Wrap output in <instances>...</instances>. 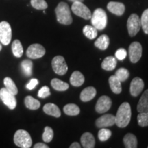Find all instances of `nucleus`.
I'll use <instances>...</instances> for the list:
<instances>
[{"label":"nucleus","instance_id":"obj_1","mask_svg":"<svg viewBox=\"0 0 148 148\" xmlns=\"http://www.w3.org/2000/svg\"><path fill=\"white\" fill-rule=\"evenodd\" d=\"M131 107L129 103H122L118 109L115 116V124L119 127H125L131 119Z\"/></svg>","mask_w":148,"mask_h":148},{"label":"nucleus","instance_id":"obj_2","mask_svg":"<svg viewBox=\"0 0 148 148\" xmlns=\"http://www.w3.org/2000/svg\"><path fill=\"white\" fill-rule=\"evenodd\" d=\"M57 21L63 25H70L73 21L71 11L67 3L60 2L55 9Z\"/></svg>","mask_w":148,"mask_h":148},{"label":"nucleus","instance_id":"obj_3","mask_svg":"<svg viewBox=\"0 0 148 148\" xmlns=\"http://www.w3.org/2000/svg\"><path fill=\"white\" fill-rule=\"evenodd\" d=\"M90 21L97 30H103L107 25V14L102 8H97L92 14Z\"/></svg>","mask_w":148,"mask_h":148},{"label":"nucleus","instance_id":"obj_4","mask_svg":"<svg viewBox=\"0 0 148 148\" xmlns=\"http://www.w3.org/2000/svg\"><path fill=\"white\" fill-rule=\"evenodd\" d=\"M14 144L18 147L29 148L32 144V140L30 135L26 130H18L14 136Z\"/></svg>","mask_w":148,"mask_h":148},{"label":"nucleus","instance_id":"obj_5","mask_svg":"<svg viewBox=\"0 0 148 148\" xmlns=\"http://www.w3.org/2000/svg\"><path fill=\"white\" fill-rule=\"evenodd\" d=\"M71 10L75 15L88 20L91 18V12L89 8L82 3V1H75L71 5Z\"/></svg>","mask_w":148,"mask_h":148},{"label":"nucleus","instance_id":"obj_6","mask_svg":"<svg viewBox=\"0 0 148 148\" xmlns=\"http://www.w3.org/2000/svg\"><path fill=\"white\" fill-rule=\"evenodd\" d=\"M51 66L53 71L59 75H64L68 71V66L62 56H55L51 61Z\"/></svg>","mask_w":148,"mask_h":148},{"label":"nucleus","instance_id":"obj_7","mask_svg":"<svg viewBox=\"0 0 148 148\" xmlns=\"http://www.w3.org/2000/svg\"><path fill=\"white\" fill-rule=\"evenodd\" d=\"M140 27H141L140 18L136 14H131L127 21V28L130 36H136V34L139 32Z\"/></svg>","mask_w":148,"mask_h":148},{"label":"nucleus","instance_id":"obj_8","mask_svg":"<svg viewBox=\"0 0 148 148\" xmlns=\"http://www.w3.org/2000/svg\"><path fill=\"white\" fill-rule=\"evenodd\" d=\"M12 38V29L7 21L0 22V42L4 45H8Z\"/></svg>","mask_w":148,"mask_h":148},{"label":"nucleus","instance_id":"obj_9","mask_svg":"<svg viewBox=\"0 0 148 148\" xmlns=\"http://www.w3.org/2000/svg\"><path fill=\"white\" fill-rule=\"evenodd\" d=\"M14 96L15 95L10 93L5 88H2L0 90V99L10 110H13L16 106V99Z\"/></svg>","mask_w":148,"mask_h":148},{"label":"nucleus","instance_id":"obj_10","mask_svg":"<svg viewBox=\"0 0 148 148\" xmlns=\"http://www.w3.org/2000/svg\"><path fill=\"white\" fill-rule=\"evenodd\" d=\"M129 57L130 60L132 63H136L141 58L142 46L140 42H133L129 47Z\"/></svg>","mask_w":148,"mask_h":148},{"label":"nucleus","instance_id":"obj_11","mask_svg":"<svg viewBox=\"0 0 148 148\" xmlns=\"http://www.w3.org/2000/svg\"><path fill=\"white\" fill-rule=\"evenodd\" d=\"M45 54V49L40 44H32L29 45L26 51L27 56L29 58H40Z\"/></svg>","mask_w":148,"mask_h":148},{"label":"nucleus","instance_id":"obj_12","mask_svg":"<svg viewBox=\"0 0 148 148\" xmlns=\"http://www.w3.org/2000/svg\"><path fill=\"white\" fill-rule=\"evenodd\" d=\"M112 101L108 96L103 95L98 99L95 105V110L98 113H104L110 108Z\"/></svg>","mask_w":148,"mask_h":148},{"label":"nucleus","instance_id":"obj_13","mask_svg":"<svg viewBox=\"0 0 148 148\" xmlns=\"http://www.w3.org/2000/svg\"><path fill=\"white\" fill-rule=\"evenodd\" d=\"M115 124V116L110 114H103L95 121L96 126L99 128L110 127Z\"/></svg>","mask_w":148,"mask_h":148},{"label":"nucleus","instance_id":"obj_14","mask_svg":"<svg viewBox=\"0 0 148 148\" xmlns=\"http://www.w3.org/2000/svg\"><path fill=\"white\" fill-rule=\"evenodd\" d=\"M144 88V82L143 79L140 77H136L132 79L130 83V92L131 95L133 97H136L138 96Z\"/></svg>","mask_w":148,"mask_h":148},{"label":"nucleus","instance_id":"obj_15","mask_svg":"<svg viewBox=\"0 0 148 148\" xmlns=\"http://www.w3.org/2000/svg\"><path fill=\"white\" fill-rule=\"evenodd\" d=\"M107 8L110 12L117 16H121L125 12L124 4L116 1H110L107 5Z\"/></svg>","mask_w":148,"mask_h":148},{"label":"nucleus","instance_id":"obj_16","mask_svg":"<svg viewBox=\"0 0 148 148\" xmlns=\"http://www.w3.org/2000/svg\"><path fill=\"white\" fill-rule=\"evenodd\" d=\"M81 144L84 148L95 147V140L93 135L90 132H85L82 135L80 138Z\"/></svg>","mask_w":148,"mask_h":148},{"label":"nucleus","instance_id":"obj_17","mask_svg":"<svg viewBox=\"0 0 148 148\" xmlns=\"http://www.w3.org/2000/svg\"><path fill=\"white\" fill-rule=\"evenodd\" d=\"M96 93H97V91L95 88L92 86H88L81 92L79 97L82 101L86 102V101H89L93 99L95 97Z\"/></svg>","mask_w":148,"mask_h":148},{"label":"nucleus","instance_id":"obj_18","mask_svg":"<svg viewBox=\"0 0 148 148\" xmlns=\"http://www.w3.org/2000/svg\"><path fill=\"white\" fill-rule=\"evenodd\" d=\"M43 111L45 114H48V115L53 116L56 118L60 117L61 115L60 110L58 106L52 103H46L43 106Z\"/></svg>","mask_w":148,"mask_h":148},{"label":"nucleus","instance_id":"obj_19","mask_svg":"<svg viewBox=\"0 0 148 148\" xmlns=\"http://www.w3.org/2000/svg\"><path fill=\"white\" fill-rule=\"evenodd\" d=\"M108 82L109 84H110V89L114 93H121L122 90L121 82L115 76V75H111L108 79Z\"/></svg>","mask_w":148,"mask_h":148},{"label":"nucleus","instance_id":"obj_20","mask_svg":"<svg viewBox=\"0 0 148 148\" xmlns=\"http://www.w3.org/2000/svg\"><path fill=\"white\" fill-rule=\"evenodd\" d=\"M137 111L138 112H148V89L145 90L140 98L137 105Z\"/></svg>","mask_w":148,"mask_h":148},{"label":"nucleus","instance_id":"obj_21","mask_svg":"<svg viewBox=\"0 0 148 148\" xmlns=\"http://www.w3.org/2000/svg\"><path fill=\"white\" fill-rule=\"evenodd\" d=\"M84 76L78 71H75L71 74L70 77V83L74 86H80L84 84Z\"/></svg>","mask_w":148,"mask_h":148},{"label":"nucleus","instance_id":"obj_22","mask_svg":"<svg viewBox=\"0 0 148 148\" xmlns=\"http://www.w3.org/2000/svg\"><path fill=\"white\" fill-rule=\"evenodd\" d=\"M116 59L113 56H108L101 62V68L106 71H112L116 66Z\"/></svg>","mask_w":148,"mask_h":148},{"label":"nucleus","instance_id":"obj_23","mask_svg":"<svg viewBox=\"0 0 148 148\" xmlns=\"http://www.w3.org/2000/svg\"><path fill=\"white\" fill-rule=\"evenodd\" d=\"M110 44V38L106 34L101 35L99 38L96 40L94 45L96 47L99 48L101 50H106Z\"/></svg>","mask_w":148,"mask_h":148},{"label":"nucleus","instance_id":"obj_24","mask_svg":"<svg viewBox=\"0 0 148 148\" xmlns=\"http://www.w3.org/2000/svg\"><path fill=\"white\" fill-rule=\"evenodd\" d=\"M123 143L126 148H136L137 147L138 141L135 135L131 133L125 134L123 138Z\"/></svg>","mask_w":148,"mask_h":148},{"label":"nucleus","instance_id":"obj_25","mask_svg":"<svg viewBox=\"0 0 148 148\" xmlns=\"http://www.w3.org/2000/svg\"><path fill=\"white\" fill-rule=\"evenodd\" d=\"M51 85L53 89L58 90V91H64L69 87V85L67 83L64 82L58 78H53L51 79Z\"/></svg>","mask_w":148,"mask_h":148},{"label":"nucleus","instance_id":"obj_26","mask_svg":"<svg viewBox=\"0 0 148 148\" xmlns=\"http://www.w3.org/2000/svg\"><path fill=\"white\" fill-rule=\"evenodd\" d=\"M24 102H25V105L26 108L30 109V110H37L40 106V101L30 95L27 96L25 98Z\"/></svg>","mask_w":148,"mask_h":148},{"label":"nucleus","instance_id":"obj_27","mask_svg":"<svg viewBox=\"0 0 148 148\" xmlns=\"http://www.w3.org/2000/svg\"><path fill=\"white\" fill-rule=\"evenodd\" d=\"M3 84L5 85V88L7 90L12 93V95H16L18 93V88L16 87L15 83L10 77H6L3 79Z\"/></svg>","mask_w":148,"mask_h":148},{"label":"nucleus","instance_id":"obj_28","mask_svg":"<svg viewBox=\"0 0 148 148\" xmlns=\"http://www.w3.org/2000/svg\"><path fill=\"white\" fill-rule=\"evenodd\" d=\"M64 112L69 116H76L79 114V108L75 103H68L63 108Z\"/></svg>","mask_w":148,"mask_h":148},{"label":"nucleus","instance_id":"obj_29","mask_svg":"<svg viewBox=\"0 0 148 148\" xmlns=\"http://www.w3.org/2000/svg\"><path fill=\"white\" fill-rule=\"evenodd\" d=\"M82 31L84 36L90 40L94 39L97 36V29L92 25H85Z\"/></svg>","mask_w":148,"mask_h":148},{"label":"nucleus","instance_id":"obj_30","mask_svg":"<svg viewBox=\"0 0 148 148\" xmlns=\"http://www.w3.org/2000/svg\"><path fill=\"white\" fill-rule=\"evenodd\" d=\"M12 51L16 58H20L23 53V48L19 40H14L12 44Z\"/></svg>","mask_w":148,"mask_h":148},{"label":"nucleus","instance_id":"obj_31","mask_svg":"<svg viewBox=\"0 0 148 148\" xmlns=\"http://www.w3.org/2000/svg\"><path fill=\"white\" fill-rule=\"evenodd\" d=\"M22 71L26 76H31L32 74L33 62L30 60H24L21 64Z\"/></svg>","mask_w":148,"mask_h":148},{"label":"nucleus","instance_id":"obj_32","mask_svg":"<svg viewBox=\"0 0 148 148\" xmlns=\"http://www.w3.org/2000/svg\"><path fill=\"white\" fill-rule=\"evenodd\" d=\"M115 76L119 79L121 82H124L129 77L130 73L128 70L125 68H119L115 73Z\"/></svg>","mask_w":148,"mask_h":148},{"label":"nucleus","instance_id":"obj_33","mask_svg":"<svg viewBox=\"0 0 148 148\" xmlns=\"http://www.w3.org/2000/svg\"><path fill=\"white\" fill-rule=\"evenodd\" d=\"M112 135V132L110 130L106 129V127H103L100 129L98 132V138L101 141H106L110 138Z\"/></svg>","mask_w":148,"mask_h":148},{"label":"nucleus","instance_id":"obj_34","mask_svg":"<svg viewBox=\"0 0 148 148\" xmlns=\"http://www.w3.org/2000/svg\"><path fill=\"white\" fill-rule=\"evenodd\" d=\"M53 131L51 127L47 126L45 127L44 132L42 134V140L45 143H49L53 139Z\"/></svg>","mask_w":148,"mask_h":148},{"label":"nucleus","instance_id":"obj_35","mask_svg":"<svg viewBox=\"0 0 148 148\" xmlns=\"http://www.w3.org/2000/svg\"><path fill=\"white\" fill-rule=\"evenodd\" d=\"M140 23L143 32L148 34V8L144 11L140 17Z\"/></svg>","mask_w":148,"mask_h":148},{"label":"nucleus","instance_id":"obj_36","mask_svg":"<svg viewBox=\"0 0 148 148\" xmlns=\"http://www.w3.org/2000/svg\"><path fill=\"white\" fill-rule=\"evenodd\" d=\"M137 121L140 127L148 126V112H139L137 116Z\"/></svg>","mask_w":148,"mask_h":148},{"label":"nucleus","instance_id":"obj_37","mask_svg":"<svg viewBox=\"0 0 148 148\" xmlns=\"http://www.w3.org/2000/svg\"><path fill=\"white\" fill-rule=\"evenodd\" d=\"M31 5L36 10H45L48 6L45 0H31Z\"/></svg>","mask_w":148,"mask_h":148},{"label":"nucleus","instance_id":"obj_38","mask_svg":"<svg viewBox=\"0 0 148 148\" xmlns=\"http://www.w3.org/2000/svg\"><path fill=\"white\" fill-rule=\"evenodd\" d=\"M50 95V90H49V88L47 86H42V87L38 90V97L40 98L47 97L48 96H49Z\"/></svg>","mask_w":148,"mask_h":148},{"label":"nucleus","instance_id":"obj_39","mask_svg":"<svg viewBox=\"0 0 148 148\" xmlns=\"http://www.w3.org/2000/svg\"><path fill=\"white\" fill-rule=\"evenodd\" d=\"M127 56V51L125 50L123 48H119L115 52V58H116L118 60H123L126 58Z\"/></svg>","mask_w":148,"mask_h":148},{"label":"nucleus","instance_id":"obj_40","mask_svg":"<svg viewBox=\"0 0 148 148\" xmlns=\"http://www.w3.org/2000/svg\"><path fill=\"white\" fill-rule=\"evenodd\" d=\"M38 79L36 78L31 79L28 84H27L26 88L28 90H32V89H34L35 87H36V85H38Z\"/></svg>","mask_w":148,"mask_h":148},{"label":"nucleus","instance_id":"obj_41","mask_svg":"<svg viewBox=\"0 0 148 148\" xmlns=\"http://www.w3.org/2000/svg\"><path fill=\"white\" fill-rule=\"evenodd\" d=\"M34 148H49V146L45 145V143H38L34 145Z\"/></svg>","mask_w":148,"mask_h":148},{"label":"nucleus","instance_id":"obj_42","mask_svg":"<svg viewBox=\"0 0 148 148\" xmlns=\"http://www.w3.org/2000/svg\"><path fill=\"white\" fill-rule=\"evenodd\" d=\"M70 148H80L81 145L77 143V142H74V143H71V145L69 146Z\"/></svg>","mask_w":148,"mask_h":148},{"label":"nucleus","instance_id":"obj_43","mask_svg":"<svg viewBox=\"0 0 148 148\" xmlns=\"http://www.w3.org/2000/svg\"><path fill=\"white\" fill-rule=\"evenodd\" d=\"M69 1H72V2H75V1H83L84 0H69Z\"/></svg>","mask_w":148,"mask_h":148},{"label":"nucleus","instance_id":"obj_44","mask_svg":"<svg viewBox=\"0 0 148 148\" xmlns=\"http://www.w3.org/2000/svg\"><path fill=\"white\" fill-rule=\"evenodd\" d=\"M1 49H2V46H1V44L0 43V51L1 50Z\"/></svg>","mask_w":148,"mask_h":148}]
</instances>
